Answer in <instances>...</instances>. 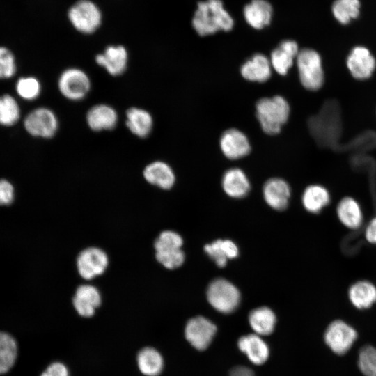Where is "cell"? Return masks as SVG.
<instances>
[{"instance_id": "6da1fadb", "label": "cell", "mask_w": 376, "mask_h": 376, "mask_svg": "<svg viewBox=\"0 0 376 376\" xmlns=\"http://www.w3.org/2000/svg\"><path fill=\"white\" fill-rule=\"evenodd\" d=\"M191 24L201 36H207L218 31H230L235 25L234 19L225 8L221 0H205L197 3Z\"/></svg>"}, {"instance_id": "7a4b0ae2", "label": "cell", "mask_w": 376, "mask_h": 376, "mask_svg": "<svg viewBox=\"0 0 376 376\" xmlns=\"http://www.w3.org/2000/svg\"><path fill=\"white\" fill-rule=\"evenodd\" d=\"M290 105L281 95L263 97L256 104V115L263 131L269 135L279 134L290 116Z\"/></svg>"}, {"instance_id": "3957f363", "label": "cell", "mask_w": 376, "mask_h": 376, "mask_svg": "<svg viewBox=\"0 0 376 376\" xmlns=\"http://www.w3.org/2000/svg\"><path fill=\"white\" fill-rule=\"evenodd\" d=\"M21 125L30 137L49 140L56 134L59 121L56 113L51 108L36 105L24 111Z\"/></svg>"}, {"instance_id": "277c9868", "label": "cell", "mask_w": 376, "mask_h": 376, "mask_svg": "<svg viewBox=\"0 0 376 376\" xmlns=\"http://www.w3.org/2000/svg\"><path fill=\"white\" fill-rule=\"evenodd\" d=\"M299 77L302 86L310 91L320 88L324 82V73L320 54L314 49L299 50L296 58Z\"/></svg>"}, {"instance_id": "5b68a950", "label": "cell", "mask_w": 376, "mask_h": 376, "mask_svg": "<svg viewBox=\"0 0 376 376\" xmlns=\"http://www.w3.org/2000/svg\"><path fill=\"white\" fill-rule=\"evenodd\" d=\"M207 298L210 304L219 312L230 313L240 304V293L230 281L217 279L209 285Z\"/></svg>"}, {"instance_id": "8992f818", "label": "cell", "mask_w": 376, "mask_h": 376, "mask_svg": "<svg viewBox=\"0 0 376 376\" xmlns=\"http://www.w3.org/2000/svg\"><path fill=\"white\" fill-rule=\"evenodd\" d=\"M60 93L71 101H79L89 93L91 79L82 70L70 68L63 70L57 81Z\"/></svg>"}, {"instance_id": "52a82bcc", "label": "cell", "mask_w": 376, "mask_h": 376, "mask_svg": "<svg viewBox=\"0 0 376 376\" xmlns=\"http://www.w3.org/2000/svg\"><path fill=\"white\" fill-rule=\"evenodd\" d=\"M68 17L73 26L84 33H92L101 24V13L89 0H79L69 10Z\"/></svg>"}, {"instance_id": "ba28073f", "label": "cell", "mask_w": 376, "mask_h": 376, "mask_svg": "<svg viewBox=\"0 0 376 376\" xmlns=\"http://www.w3.org/2000/svg\"><path fill=\"white\" fill-rule=\"evenodd\" d=\"M357 338V331L342 320L332 321L327 327L324 339L325 343L336 354H346Z\"/></svg>"}, {"instance_id": "9c48e42d", "label": "cell", "mask_w": 376, "mask_h": 376, "mask_svg": "<svg viewBox=\"0 0 376 376\" xmlns=\"http://www.w3.org/2000/svg\"><path fill=\"white\" fill-rule=\"evenodd\" d=\"M216 332V325L203 316H196L190 319L185 329L186 339L198 350L207 349Z\"/></svg>"}, {"instance_id": "30bf717a", "label": "cell", "mask_w": 376, "mask_h": 376, "mask_svg": "<svg viewBox=\"0 0 376 376\" xmlns=\"http://www.w3.org/2000/svg\"><path fill=\"white\" fill-rule=\"evenodd\" d=\"M108 263L107 255L103 250L97 247H88L79 254L77 267L83 279L91 280L103 274Z\"/></svg>"}, {"instance_id": "8fae6325", "label": "cell", "mask_w": 376, "mask_h": 376, "mask_svg": "<svg viewBox=\"0 0 376 376\" xmlns=\"http://www.w3.org/2000/svg\"><path fill=\"white\" fill-rule=\"evenodd\" d=\"M220 149L229 159H238L251 151V144L246 135L242 131L230 128L224 132L219 140Z\"/></svg>"}, {"instance_id": "7c38bea8", "label": "cell", "mask_w": 376, "mask_h": 376, "mask_svg": "<svg viewBox=\"0 0 376 376\" xmlns=\"http://www.w3.org/2000/svg\"><path fill=\"white\" fill-rule=\"evenodd\" d=\"M347 65L352 75L357 79L370 77L376 65L374 56L364 47H354L347 58Z\"/></svg>"}, {"instance_id": "4fadbf2b", "label": "cell", "mask_w": 376, "mask_h": 376, "mask_svg": "<svg viewBox=\"0 0 376 376\" xmlns=\"http://www.w3.org/2000/svg\"><path fill=\"white\" fill-rule=\"evenodd\" d=\"M127 61V52L121 45H110L103 53L95 56L96 63L114 77L120 75L125 71Z\"/></svg>"}, {"instance_id": "5bb4252c", "label": "cell", "mask_w": 376, "mask_h": 376, "mask_svg": "<svg viewBox=\"0 0 376 376\" xmlns=\"http://www.w3.org/2000/svg\"><path fill=\"white\" fill-rule=\"evenodd\" d=\"M299 52L297 43L292 40H282L270 54V63L273 70L285 75L292 68Z\"/></svg>"}, {"instance_id": "9a60e30c", "label": "cell", "mask_w": 376, "mask_h": 376, "mask_svg": "<svg viewBox=\"0 0 376 376\" xmlns=\"http://www.w3.org/2000/svg\"><path fill=\"white\" fill-rule=\"evenodd\" d=\"M242 13L248 25L260 30L271 23L273 8L267 0H251L244 6Z\"/></svg>"}, {"instance_id": "2e32d148", "label": "cell", "mask_w": 376, "mask_h": 376, "mask_svg": "<svg viewBox=\"0 0 376 376\" xmlns=\"http://www.w3.org/2000/svg\"><path fill=\"white\" fill-rule=\"evenodd\" d=\"M86 118L89 128L95 132L113 130L118 120L115 109L106 104L92 107L87 111Z\"/></svg>"}, {"instance_id": "e0dca14e", "label": "cell", "mask_w": 376, "mask_h": 376, "mask_svg": "<svg viewBox=\"0 0 376 376\" xmlns=\"http://www.w3.org/2000/svg\"><path fill=\"white\" fill-rule=\"evenodd\" d=\"M272 70L269 59L265 55L257 53L242 65L240 73L248 81L263 83L270 78Z\"/></svg>"}, {"instance_id": "ac0fdd59", "label": "cell", "mask_w": 376, "mask_h": 376, "mask_svg": "<svg viewBox=\"0 0 376 376\" xmlns=\"http://www.w3.org/2000/svg\"><path fill=\"white\" fill-rule=\"evenodd\" d=\"M263 196L266 203L273 209L282 210L288 206L290 188L283 179H269L263 186Z\"/></svg>"}, {"instance_id": "d6986e66", "label": "cell", "mask_w": 376, "mask_h": 376, "mask_svg": "<svg viewBox=\"0 0 376 376\" xmlns=\"http://www.w3.org/2000/svg\"><path fill=\"white\" fill-rule=\"evenodd\" d=\"M72 304L81 316L91 317L94 314L95 308L101 304V295L95 287L91 285H81L76 290Z\"/></svg>"}, {"instance_id": "ffe728a7", "label": "cell", "mask_w": 376, "mask_h": 376, "mask_svg": "<svg viewBox=\"0 0 376 376\" xmlns=\"http://www.w3.org/2000/svg\"><path fill=\"white\" fill-rule=\"evenodd\" d=\"M237 346L249 361L256 365L264 363L269 355L268 345L260 336L256 334L242 336L238 340Z\"/></svg>"}, {"instance_id": "44dd1931", "label": "cell", "mask_w": 376, "mask_h": 376, "mask_svg": "<svg viewBox=\"0 0 376 376\" xmlns=\"http://www.w3.org/2000/svg\"><path fill=\"white\" fill-rule=\"evenodd\" d=\"M23 110L21 102L10 93L0 94V127L11 128L21 123Z\"/></svg>"}, {"instance_id": "7402d4cb", "label": "cell", "mask_w": 376, "mask_h": 376, "mask_svg": "<svg viewBox=\"0 0 376 376\" xmlns=\"http://www.w3.org/2000/svg\"><path fill=\"white\" fill-rule=\"evenodd\" d=\"M143 174L148 182L163 189H171L175 181L173 169L162 161H155L148 164L144 168Z\"/></svg>"}, {"instance_id": "603a6c76", "label": "cell", "mask_w": 376, "mask_h": 376, "mask_svg": "<svg viewBox=\"0 0 376 376\" xmlns=\"http://www.w3.org/2000/svg\"><path fill=\"white\" fill-rule=\"evenodd\" d=\"M42 93V84L35 75L17 77L14 82V94L21 102L32 104L36 102Z\"/></svg>"}, {"instance_id": "cb8c5ba5", "label": "cell", "mask_w": 376, "mask_h": 376, "mask_svg": "<svg viewBox=\"0 0 376 376\" xmlns=\"http://www.w3.org/2000/svg\"><path fill=\"white\" fill-rule=\"evenodd\" d=\"M336 214L341 224L351 230L359 228L363 217L359 203L350 196L343 198L336 207Z\"/></svg>"}, {"instance_id": "d4e9b609", "label": "cell", "mask_w": 376, "mask_h": 376, "mask_svg": "<svg viewBox=\"0 0 376 376\" xmlns=\"http://www.w3.org/2000/svg\"><path fill=\"white\" fill-rule=\"evenodd\" d=\"M222 187L229 196L244 197L250 189V182L244 172L238 168L227 170L222 178Z\"/></svg>"}, {"instance_id": "484cf974", "label": "cell", "mask_w": 376, "mask_h": 376, "mask_svg": "<svg viewBox=\"0 0 376 376\" xmlns=\"http://www.w3.org/2000/svg\"><path fill=\"white\" fill-rule=\"evenodd\" d=\"M351 304L358 309H367L376 303V286L367 280L354 283L348 290Z\"/></svg>"}, {"instance_id": "4316f807", "label": "cell", "mask_w": 376, "mask_h": 376, "mask_svg": "<svg viewBox=\"0 0 376 376\" xmlns=\"http://www.w3.org/2000/svg\"><path fill=\"white\" fill-rule=\"evenodd\" d=\"M125 124L133 134L139 138H145L152 132L153 118L146 109L131 107L126 111Z\"/></svg>"}, {"instance_id": "83f0119b", "label": "cell", "mask_w": 376, "mask_h": 376, "mask_svg": "<svg viewBox=\"0 0 376 376\" xmlns=\"http://www.w3.org/2000/svg\"><path fill=\"white\" fill-rule=\"evenodd\" d=\"M208 256L219 267L226 265L228 259L237 257L239 251L237 245L230 240H217L204 246Z\"/></svg>"}, {"instance_id": "f1b7e54d", "label": "cell", "mask_w": 376, "mask_h": 376, "mask_svg": "<svg viewBox=\"0 0 376 376\" xmlns=\"http://www.w3.org/2000/svg\"><path fill=\"white\" fill-rule=\"evenodd\" d=\"M329 191L320 185H312L307 187L302 195V203L309 212L317 214L330 203Z\"/></svg>"}, {"instance_id": "f546056e", "label": "cell", "mask_w": 376, "mask_h": 376, "mask_svg": "<svg viewBox=\"0 0 376 376\" xmlns=\"http://www.w3.org/2000/svg\"><path fill=\"white\" fill-rule=\"evenodd\" d=\"M276 318L269 308L263 306L253 310L249 315V322L256 334L266 336L274 329Z\"/></svg>"}, {"instance_id": "4dcf8cb0", "label": "cell", "mask_w": 376, "mask_h": 376, "mask_svg": "<svg viewBox=\"0 0 376 376\" xmlns=\"http://www.w3.org/2000/svg\"><path fill=\"white\" fill-rule=\"evenodd\" d=\"M137 364L143 375L157 376L163 370L164 360L157 350L152 347H145L138 353Z\"/></svg>"}, {"instance_id": "1f68e13d", "label": "cell", "mask_w": 376, "mask_h": 376, "mask_svg": "<svg viewBox=\"0 0 376 376\" xmlns=\"http://www.w3.org/2000/svg\"><path fill=\"white\" fill-rule=\"evenodd\" d=\"M17 354V346L15 339L7 333L0 332V374L12 368Z\"/></svg>"}, {"instance_id": "d6a6232c", "label": "cell", "mask_w": 376, "mask_h": 376, "mask_svg": "<svg viewBox=\"0 0 376 376\" xmlns=\"http://www.w3.org/2000/svg\"><path fill=\"white\" fill-rule=\"evenodd\" d=\"M360 7L359 0H335L331 6V11L339 23L347 24L359 16Z\"/></svg>"}, {"instance_id": "836d02e7", "label": "cell", "mask_w": 376, "mask_h": 376, "mask_svg": "<svg viewBox=\"0 0 376 376\" xmlns=\"http://www.w3.org/2000/svg\"><path fill=\"white\" fill-rule=\"evenodd\" d=\"M17 74L18 63L15 53L10 47L0 45V81L13 80Z\"/></svg>"}, {"instance_id": "e575fe53", "label": "cell", "mask_w": 376, "mask_h": 376, "mask_svg": "<svg viewBox=\"0 0 376 376\" xmlns=\"http://www.w3.org/2000/svg\"><path fill=\"white\" fill-rule=\"evenodd\" d=\"M358 367L365 376H376V347L363 346L358 355Z\"/></svg>"}, {"instance_id": "d590c367", "label": "cell", "mask_w": 376, "mask_h": 376, "mask_svg": "<svg viewBox=\"0 0 376 376\" xmlns=\"http://www.w3.org/2000/svg\"><path fill=\"white\" fill-rule=\"evenodd\" d=\"M157 260L164 267L173 269L182 265L185 260V253L181 249L156 251Z\"/></svg>"}, {"instance_id": "8d00e7d4", "label": "cell", "mask_w": 376, "mask_h": 376, "mask_svg": "<svg viewBox=\"0 0 376 376\" xmlns=\"http://www.w3.org/2000/svg\"><path fill=\"white\" fill-rule=\"evenodd\" d=\"M183 244L182 237L177 233L171 230L162 232L155 242L154 246L156 251L181 249Z\"/></svg>"}, {"instance_id": "74e56055", "label": "cell", "mask_w": 376, "mask_h": 376, "mask_svg": "<svg viewBox=\"0 0 376 376\" xmlns=\"http://www.w3.org/2000/svg\"><path fill=\"white\" fill-rule=\"evenodd\" d=\"M15 198V187L7 178H0V205L11 204Z\"/></svg>"}, {"instance_id": "f35d334b", "label": "cell", "mask_w": 376, "mask_h": 376, "mask_svg": "<svg viewBox=\"0 0 376 376\" xmlns=\"http://www.w3.org/2000/svg\"><path fill=\"white\" fill-rule=\"evenodd\" d=\"M41 376H69V373L64 364L54 362L45 369Z\"/></svg>"}, {"instance_id": "ab89813d", "label": "cell", "mask_w": 376, "mask_h": 376, "mask_svg": "<svg viewBox=\"0 0 376 376\" xmlns=\"http://www.w3.org/2000/svg\"><path fill=\"white\" fill-rule=\"evenodd\" d=\"M365 237L369 243L376 244V217L372 219L367 225Z\"/></svg>"}, {"instance_id": "60d3db41", "label": "cell", "mask_w": 376, "mask_h": 376, "mask_svg": "<svg viewBox=\"0 0 376 376\" xmlns=\"http://www.w3.org/2000/svg\"><path fill=\"white\" fill-rule=\"evenodd\" d=\"M229 376H254V374L249 368L238 366L230 371Z\"/></svg>"}]
</instances>
